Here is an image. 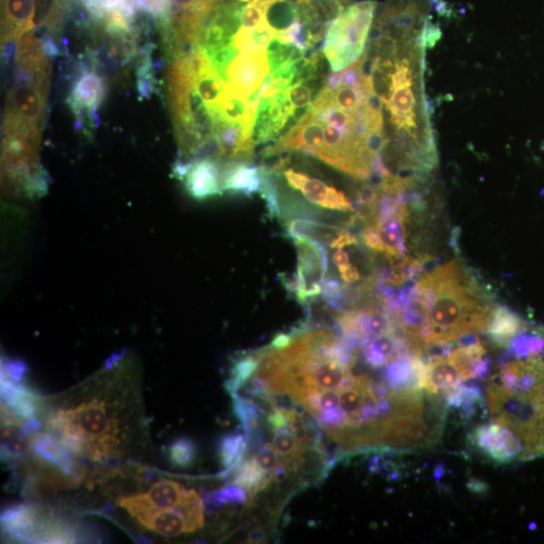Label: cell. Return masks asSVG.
I'll return each mask as SVG.
<instances>
[{"label":"cell","mask_w":544,"mask_h":544,"mask_svg":"<svg viewBox=\"0 0 544 544\" xmlns=\"http://www.w3.org/2000/svg\"><path fill=\"white\" fill-rule=\"evenodd\" d=\"M104 94L105 85L102 78L95 71L82 69L69 103L78 113L85 109L93 114V111L101 104Z\"/></svg>","instance_id":"9a60e30c"},{"label":"cell","mask_w":544,"mask_h":544,"mask_svg":"<svg viewBox=\"0 0 544 544\" xmlns=\"http://www.w3.org/2000/svg\"><path fill=\"white\" fill-rule=\"evenodd\" d=\"M510 353L518 359H529L544 352V329L533 334L521 333L508 346Z\"/></svg>","instance_id":"83f0119b"},{"label":"cell","mask_w":544,"mask_h":544,"mask_svg":"<svg viewBox=\"0 0 544 544\" xmlns=\"http://www.w3.org/2000/svg\"><path fill=\"white\" fill-rule=\"evenodd\" d=\"M34 452L45 461L58 466L63 472H73V461L69 453L50 437L44 436L37 439L34 444Z\"/></svg>","instance_id":"4316f807"},{"label":"cell","mask_w":544,"mask_h":544,"mask_svg":"<svg viewBox=\"0 0 544 544\" xmlns=\"http://www.w3.org/2000/svg\"><path fill=\"white\" fill-rule=\"evenodd\" d=\"M272 476L261 469L253 457L237 466L233 485L245 489L251 497L265 489L271 482Z\"/></svg>","instance_id":"44dd1931"},{"label":"cell","mask_w":544,"mask_h":544,"mask_svg":"<svg viewBox=\"0 0 544 544\" xmlns=\"http://www.w3.org/2000/svg\"><path fill=\"white\" fill-rule=\"evenodd\" d=\"M42 48L46 56L56 57L60 54L59 48L50 38L44 39Z\"/></svg>","instance_id":"60d3db41"},{"label":"cell","mask_w":544,"mask_h":544,"mask_svg":"<svg viewBox=\"0 0 544 544\" xmlns=\"http://www.w3.org/2000/svg\"><path fill=\"white\" fill-rule=\"evenodd\" d=\"M247 500V491L239 486L232 485L209 494L206 498L208 509L221 508L224 505H240Z\"/></svg>","instance_id":"4dcf8cb0"},{"label":"cell","mask_w":544,"mask_h":544,"mask_svg":"<svg viewBox=\"0 0 544 544\" xmlns=\"http://www.w3.org/2000/svg\"><path fill=\"white\" fill-rule=\"evenodd\" d=\"M252 457L261 469L272 476L282 463L280 454L272 444L263 445Z\"/></svg>","instance_id":"1f68e13d"},{"label":"cell","mask_w":544,"mask_h":544,"mask_svg":"<svg viewBox=\"0 0 544 544\" xmlns=\"http://www.w3.org/2000/svg\"><path fill=\"white\" fill-rule=\"evenodd\" d=\"M269 73L266 53L240 54L227 70V81L234 90L249 98L261 91Z\"/></svg>","instance_id":"ba28073f"},{"label":"cell","mask_w":544,"mask_h":544,"mask_svg":"<svg viewBox=\"0 0 544 544\" xmlns=\"http://www.w3.org/2000/svg\"><path fill=\"white\" fill-rule=\"evenodd\" d=\"M147 7L155 16L166 18L171 10V0H147Z\"/></svg>","instance_id":"74e56055"},{"label":"cell","mask_w":544,"mask_h":544,"mask_svg":"<svg viewBox=\"0 0 544 544\" xmlns=\"http://www.w3.org/2000/svg\"><path fill=\"white\" fill-rule=\"evenodd\" d=\"M194 86L202 100L210 109L219 103L224 93L226 83L218 75L212 65L209 70L194 79Z\"/></svg>","instance_id":"d4e9b609"},{"label":"cell","mask_w":544,"mask_h":544,"mask_svg":"<svg viewBox=\"0 0 544 544\" xmlns=\"http://www.w3.org/2000/svg\"><path fill=\"white\" fill-rule=\"evenodd\" d=\"M2 523L6 532L19 539L29 540L35 527V513L23 504L12 506L3 512Z\"/></svg>","instance_id":"603a6c76"},{"label":"cell","mask_w":544,"mask_h":544,"mask_svg":"<svg viewBox=\"0 0 544 544\" xmlns=\"http://www.w3.org/2000/svg\"><path fill=\"white\" fill-rule=\"evenodd\" d=\"M259 364V354L241 358L231 370V378L227 388L232 394L237 393L250 377L253 376Z\"/></svg>","instance_id":"f1b7e54d"},{"label":"cell","mask_w":544,"mask_h":544,"mask_svg":"<svg viewBox=\"0 0 544 544\" xmlns=\"http://www.w3.org/2000/svg\"><path fill=\"white\" fill-rule=\"evenodd\" d=\"M277 36L278 33L265 20L257 28L250 30V39L254 46L260 50H266L271 40Z\"/></svg>","instance_id":"836d02e7"},{"label":"cell","mask_w":544,"mask_h":544,"mask_svg":"<svg viewBox=\"0 0 544 544\" xmlns=\"http://www.w3.org/2000/svg\"><path fill=\"white\" fill-rule=\"evenodd\" d=\"M39 428H40V422L35 419H32L25 425V427L22 430V433L25 437H27L29 436V433L31 431H38Z\"/></svg>","instance_id":"b9f144b4"},{"label":"cell","mask_w":544,"mask_h":544,"mask_svg":"<svg viewBox=\"0 0 544 544\" xmlns=\"http://www.w3.org/2000/svg\"><path fill=\"white\" fill-rule=\"evenodd\" d=\"M5 20L12 39L21 38L34 27L36 0H5Z\"/></svg>","instance_id":"ac0fdd59"},{"label":"cell","mask_w":544,"mask_h":544,"mask_svg":"<svg viewBox=\"0 0 544 544\" xmlns=\"http://www.w3.org/2000/svg\"><path fill=\"white\" fill-rule=\"evenodd\" d=\"M342 84V71L330 73L326 78V86L331 90H337Z\"/></svg>","instance_id":"ab89813d"},{"label":"cell","mask_w":544,"mask_h":544,"mask_svg":"<svg viewBox=\"0 0 544 544\" xmlns=\"http://www.w3.org/2000/svg\"><path fill=\"white\" fill-rule=\"evenodd\" d=\"M376 8L373 0L352 5L329 25L323 52L332 71H343L364 54Z\"/></svg>","instance_id":"7a4b0ae2"},{"label":"cell","mask_w":544,"mask_h":544,"mask_svg":"<svg viewBox=\"0 0 544 544\" xmlns=\"http://www.w3.org/2000/svg\"><path fill=\"white\" fill-rule=\"evenodd\" d=\"M197 456L195 443L188 438L177 439L169 449L170 461L176 468H189Z\"/></svg>","instance_id":"f546056e"},{"label":"cell","mask_w":544,"mask_h":544,"mask_svg":"<svg viewBox=\"0 0 544 544\" xmlns=\"http://www.w3.org/2000/svg\"><path fill=\"white\" fill-rule=\"evenodd\" d=\"M343 230L335 225L319 223L309 219H293L287 225V232L291 238L305 236L322 244H331Z\"/></svg>","instance_id":"ffe728a7"},{"label":"cell","mask_w":544,"mask_h":544,"mask_svg":"<svg viewBox=\"0 0 544 544\" xmlns=\"http://www.w3.org/2000/svg\"><path fill=\"white\" fill-rule=\"evenodd\" d=\"M462 381L463 377L458 366L448 355L431 357L425 363L422 388L433 395L448 393L461 385Z\"/></svg>","instance_id":"7c38bea8"},{"label":"cell","mask_w":544,"mask_h":544,"mask_svg":"<svg viewBox=\"0 0 544 544\" xmlns=\"http://www.w3.org/2000/svg\"><path fill=\"white\" fill-rule=\"evenodd\" d=\"M284 176L291 188L301 191L305 198L314 205L340 212H353V204L346 195L323 181L299 173L293 169L286 170Z\"/></svg>","instance_id":"52a82bcc"},{"label":"cell","mask_w":544,"mask_h":544,"mask_svg":"<svg viewBox=\"0 0 544 544\" xmlns=\"http://www.w3.org/2000/svg\"><path fill=\"white\" fill-rule=\"evenodd\" d=\"M241 28L253 30L264 20V11L255 3L245 6L241 12Z\"/></svg>","instance_id":"e575fe53"},{"label":"cell","mask_w":544,"mask_h":544,"mask_svg":"<svg viewBox=\"0 0 544 544\" xmlns=\"http://www.w3.org/2000/svg\"><path fill=\"white\" fill-rule=\"evenodd\" d=\"M2 396L10 410L18 417L29 420L36 414L37 406L30 392L16 383L3 379Z\"/></svg>","instance_id":"7402d4cb"},{"label":"cell","mask_w":544,"mask_h":544,"mask_svg":"<svg viewBox=\"0 0 544 544\" xmlns=\"http://www.w3.org/2000/svg\"><path fill=\"white\" fill-rule=\"evenodd\" d=\"M26 372L27 366L25 363L21 361H12L6 364L5 379L18 384L23 380Z\"/></svg>","instance_id":"d590c367"},{"label":"cell","mask_w":544,"mask_h":544,"mask_svg":"<svg viewBox=\"0 0 544 544\" xmlns=\"http://www.w3.org/2000/svg\"><path fill=\"white\" fill-rule=\"evenodd\" d=\"M183 180L195 199L204 200L222 194V165L212 159L193 162Z\"/></svg>","instance_id":"9c48e42d"},{"label":"cell","mask_w":544,"mask_h":544,"mask_svg":"<svg viewBox=\"0 0 544 544\" xmlns=\"http://www.w3.org/2000/svg\"><path fill=\"white\" fill-rule=\"evenodd\" d=\"M502 386L508 391L529 399L544 395L543 356L507 362L500 372Z\"/></svg>","instance_id":"8992f818"},{"label":"cell","mask_w":544,"mask_h":544,"mask_svg":"<svg viewBox=\"0 0 544 544\" xmlns=\"http://www.w3.org/2000/svg\"><path fill=\"white\" fill-rule=\"evenodd\" d=\"M473 445L491 460L506 464L516 459L525 460L526 445L515 428L494 422L481 426L470 435Z\"/></svg>","instance_id":"277c9868"},{"label":"cell","mask_w":544,"mask_h":544,"mask_svg":"<svg viewBox=\"0 0 544 544\" xmlns=\"http://www.w3.org/2000/svg\"><path fill=\"white\" fill-rule=\"evenodd\" d=\"M324 123L309 109L301 120L275 145L267 148L264 158L299 152L318 158L325 148Z\"/></svg>","instance_id":"5b68a950"},{"label":"cell","mask_w":544,"mask_h":544,"mask_svg":"<svg viewBox=\"0 0 544 544\" xmlns=\"http://www.w3.org/2000/svg\"><path fill=\"white\" fill-rule=\"evenodd\" d=\"M47 83L16 86L9 95L8 114L39 126L44 115Z\"/></svg>","instance_id":"30bf717a"},{"label":"cell","mask_w":544,"mask_h":544,"mask_svg":"<svg viewBox=\"0 0 544 544\" xmlns=\"http://www.w3.org/2000/svg\"><path fill=\"white\" fill-rule=\"evenodd\" d=\"M189 490L171 480H161L148 493L129 496L131 500L156 510L180 509Z\"/></svg>","instance_id":"5bb4252c"},{"label":"cell","mask_w":544,"mask_h":544,"mask_svg":"<svg viewBox=\"0 0 544 544\" xmlns=\"http://www.w3.org/2000/svg\"><path fill=\"white\" fill-rule=\"evenodd\" d=\"M288 95L293 107L298 110L312 103L313 92L305 83H296L288 88Z\"/></svg>","instance_id":"d6a6232c"},{"label":"cell","mask_w":544,"mask_h":544,"mask_svg":"<svg viewBox=\"0 0 544 544\" xmlns=\"http://www.w3.org/2000/svg\"><path fill=\"white\" fill-rule=\"evenodd\" d=\"M298 252V270L295 280L285 281L297 300L305 305L320 297L326 282L329 259L324 244L305 236L292 238Z\"/></svg>","instance_id":"3957f363"},{"label":"cell","mask_w":544,"mask_h":544,"mask_svg":"<svg viewBox=\"0 0 544 544\" xmlns=\"http://www.w3.org/2000/svg\"><path fill=\"white\" fill-rule=\"evenodd\" d=\"M209 110L215 120L222 119L229 123L239 124L244 132L253 138L256 114L253 113L247 97L230 85L226 84L219 103Z\"/></svg>","instance_id":"8fae6325"},{"label":"cell","mask_w":544,"mask_h":544,"mask_svg":"<svg viewBox=\"0 0 544 544\" xmlns=\"http://www.w3.org/2000/svg\"><path fill=\"white\" fill-rule=\"evenodd\" d=\"M447 403L451 407L460 408L461 417L464 420H471L476 412L477 405L484 403L480 389L459 385L447 393Z\"/></svg>","instance_id":"cb8c5ba5"},{"label":"cell","mask_w":544,"mask_h":544,"mask_svg":"<svg viewBox=\"0 0 544 544\" xmlns=\"http://www.w3.org/2000/svg\"><path fill=\"white\" fill-rule=\"evenodd\" d=\"M525 321L505 306L496 307L486 330L493 344L508 347L519 334L526 332Z\"/></svg>","instance_id":"2e32d148"},{"label":"cell","mask_w":544,"mask_h":544,"mask_svg":"<svg viewBox=\"0 0 544 544\" xmlns=\"http://www.w3.org/2000/svg\"><path fill=\"white\" fill-rule=\"evenodd\" d=\"M247 451V438L240 434L228 435L222 438L219 445V455L225 471L228 475L242 462Z\"/></svg>","instance_id":"484cf974"},{"label":"cell","mask_w":544,"mask_h":544,"mask_svg":"<svg viewBox=\"0 0 544 544\" xmlns=\"http://www.w3.org/2000/svg\"><path fill=\"white\" fill-rule=\"evenodd\" d=\"M358 244V239L350 231L343 230L330 244L333 249H343Z\"/></svg>","instance_id":"f35d334b"},{"label":"cell","mask_w":544,"mask_h":544,"mask_svg":"<svg viewBox=\"0 0 544 544\" xmlns=\"http://www.w3.org/2000/svg\"><path fill=\"white\" fill-rule=\"evenodd\" d=\"M66 417L81 436L100 437L110 429L107 414L97 401L80 406L77 412L69 413Z\"/></svg>","instance_id":"e0dca14e"},{"label":"cell","mask_w":544,"mask_h":544,"mask_svg":"<svg viewBox=\"0 0 544 544\" xmlns=\"http://www.w3.org/2000/svg\"><path fill=\"white\" fill-rule=\"evenodd\" d=\"M262 184L260 167L248 162H231L222 166V190L250 197Z\"/></svg>","instance_id":"4fadbf2b"},{"label":"cell","mask_w":544,"mask_h":544,"mask_svg":"<svg viewBox=\"0 0 544 544\" xmlns=\"http://www.w3.org/2000/svg\"><path fill=\"white\" fill-rule=\"evenodd\" d=\"M406 290L403 309H410L423 320L422 342L426 348L486 332L496 308L490 291L456 259Z\"/></svg>","instance_id":"6da1fadb"},{"label":"cell","mask_w":544,"mask_h":544,"mask_svg":"<svg viewBox=\"0 0 544 544\" xmlns=\"http://www.w3.org/2000/svg\"><path fill=\"white\" fill-rule=\"evenodd\" d=\"M266 23L278 34L289 30L300 19V7L290 0H272L264 8Z\"/></svg>","instance_id":"d6986e66"},{"label":"cell","mask_w":544,"mask_h":544,"mask_svg":"<svg viewBox=\"0 0 544 544\" xmlns=\"http://www.w3.org/2000/svg\"><path fill=\"white\" fill-rule=\"evenodd\" d=\"M337 268L339 270L341 279L346 284L356 283L361 278L359 269L350 261L340 266H337Z\"/></svg>","instance_id":"8d00e7d4"}]
</instances>
